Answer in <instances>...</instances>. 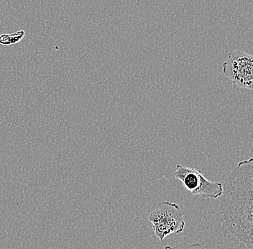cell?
<instances>
[{
    "instance_id": "7a4b0ae2",
    "label": "cell",
    "mask_w": 253,
    "mask_h": 249,
    "mask_svg": "<svg viewBox=\"0 0 253 249\" xmlns=\"http://www.w3.org/2000/svg\"><path fill=\"white\" fill-rule=\"evenodd\" d=\"M155 235L163 242L170 234H181L184 231L183 211L176 203L163 201L148 215Z\"/></svg>"
},
{
    "instance_id": "8992f818",
    "label": "cell",
    "mask_w": 253,
    "mask_h": 249,
    "mask_svg": "<svg viewBox=\"0 0 253 249\" xmlns=\"http://www.w3.org/2000/svg\"><path fill=\"white\" fill-rule=\"evenodd\" d=\"M177 246L178 249H210L207 246L202 245L199 243H194V244L182 243V244H177Z\"/></svg>"
},
{
    "instance_id": "3957f363",
    "label": "cell",
    "mask_w": 253,
    "mask_h": 249,
    "mask_svg": "<svg viewBox=\"0 0 253 249\" xmlns=\"http://www.w3.org/2000/svg\"><path fill=\"white\" fill-rule=\"evenodd\" d=\"M175 178L181 181L183 186L192 195L205 199H218L222 193V183L211 182L206 178L202 171L178 164L174 173Z\"/></svg>"
},
{
    "instance_id": "6da1fadb",
    "label": "cell",
    "mask_w": 253,
    "mask_h": 249,
    "mask_svg": "<svg viewBox=\"0 0 253 249\" xmlns=\"http://www.w3.org/2000/svg\"><path fill=\"white\" fill-rule=\"evenodd\" d=\"M220 212L225 226L248 249H253V158L243 160L222 183Z\"/></svg>"
},
{
    "instance_id": "277c9868",
    "label": "cell",
    "mask_w": 253,
    "mask_h": 249,
    "mask_svg": "<svg viewBox=\"0 0 253 249\" xmlns=\"http://www.w3.org/2000/svg\"><path fill=\"white\" fill-rule=\"evenodd\" d=\"M222 71L234 85L245 90L253 89V57L241 50L229 53Z\"/></svg>"
},
{
    "instance_id": "5b68a950",
    "label": "cell",
    "mask_w": 253,
    "mask_h": 249,
    "mask_svg": "<svg viewBox=\"0 0 253 249\" xmlns=\"http://www.w3.org/2000/svg\"><path fill=\"white\" fill-rule=\"evenodd\" d=\"M25 36V32L23 30L12 33V34L0 35V45L7 47V46L18 44L23 39Z\"/></svg>"
}]
</instances>
